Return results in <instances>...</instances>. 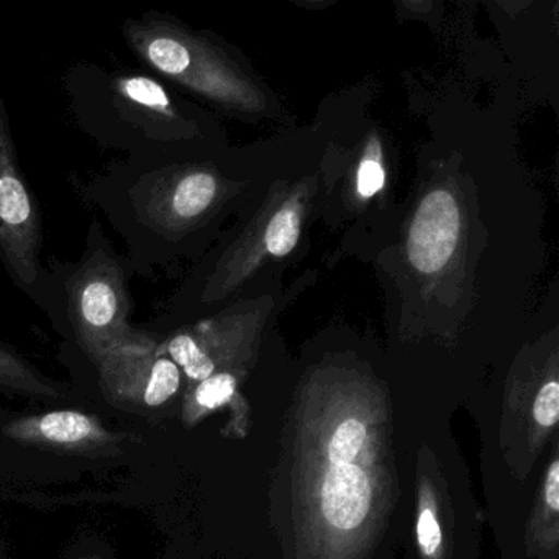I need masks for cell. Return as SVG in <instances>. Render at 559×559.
<instances>
[{
  "label": "cell",
  "mask_w": 559,
  "mask_h": 559,
  "mask_svg": "<svg viewBox=\"0 0 559 559\" xmlns=\"http://www.w3.org/2000/svg\"><path fill=\"white\" fill-rule=\"evenodd\" d=\"M68 90L81 127L107 148L127 150L130 159H155L158 150L191 136L181 107L148 74L81 68Z\"/></svg>",
  "instance_id": "obj_1"
},
{
  "label": "cell",
  "mask_w": 559,
  "mask_h": 559,
  "mask_svg": "<svg viewBox=\"0 0 559 559\" xmlns=\"http://www.w3.org/2000/svg\"><path fill=\"white\" fill-rule=\"evenodd\" d=\"M67 290L71 323L91 359L132 332L126 270L109 247L91 238L90 251L71 274Z\"/></svg>",
  "instance_id": "obj_2"
},
{
  "label": "cell",
  "mask_w": 559,
  "mask_h": 559,
  "mask_svg": "<svg viewBox=\"0 0 559 559\" xmlns=\"http://www.w3.org/2000/svg\"><path fill=\"white\" fill-rule=\"evenodd\" d=\"M93 362L104 399L122 411L152 415L181 388V369L163 352L162 342L142 330L133 329Z\"/></svg>",
  "instance_id": "obj_3"
},
{
  "label": "cell",
  "mask_w": 559,
  "mask_h": 559,
  "mask_svg": "<svg viewBox=\"0 0 559 559\" xmlns=\"http://www.w3.org/2000/svg\"><path fill=\"white\" fill-rule=\"evenodd\" d=\"M41 215L21 166L0 93V258L14 283L27 293L41 290Z\"/></svg>",
  "instance_id": "obj_4"
},
{
  "label": "cell",
  "mask_w": 559,
  "mask_h": 559,
  "mask_svg": "<svg viewBox=\"0 0 559 559\" xmlns=\"http://www.w3.org/2000/svg\"><path fill=\"white\" fill-rule=\"evenodd\" d=\"M9 440L61 454L106 456L119 453L133 440L104 427L96 415L80 411H53L15 418L2 427Z\"/></svg>",
  "instance_id": "obj_5"
},
{
  "label": "cell",
  "mask_w": 559,
  "mask_h": 559,
  "mask_svg": "<svg viewBox=\"0 0 559 559\" xmlns=\"http://www.w3.org/2000/svg\"><path fill=\"white\" fill-rule=\"evenodd\" d=\"M460 237V209L453 194L433 191L418 205L408 234V260L421 274H435L447 266Z\"/></svg>",
  "instance_id": "obj_6"
},
{
  "label": "cell",
  "mask_w": 559,
  "mask_h": 559,
  "mask_svg": "<svg viewBox=\"0 0 559 559\" xmlns=\"http://www.w3.org/2000/svg\"><path fill=\"white\" fill-rule=\"evenodd\" d=\"M371 487L358 466H333L322 486V510L325 519L340 530L361 525L369 512Z\"/></svg>",
  "instance_id": "obj_7"
},
{
  "label": "cell",
  "mask_w": 559,
  "mask_h": 559,
  "mask_svg": "<svg viewBox=\"0 0 559 559\" xmlns=\"http://www.w3.org/2000/svg\"><path fill=\"white\" fill-rule=\"evenodd\" d=\"M0 388L37 397H60L57 384L48 381L21 356L0 345Z\"/></svg>",
  "instance_id": "obj_8"
},
{
  "label": "cell",
  "mask_w": 559,
  "mask_h": 559,
  "mask_svg": "<svg viewBox=\"0 0 559 559\" xmlns=\"http://www.w3.org/2000/svg\"><path fill=\"white\" fill-rule=\"evenodd\" d=\"M300 234V218L296 209L286 207L271 218L266 230V247L274 257H286L296 248Z\"/></svg>",
  "instance_id": "obj_9"
},
{
  "label": "cell",
  "mask_w": 559,
  "mask_h": 559,
  "mask_svg": "<svg viewBox=\"0 0 559 559\" xmlns=\"http://www.w3.org/2000/svg\"><path fill=\"white\" fill-rule=\"evenodd\" d=\"M237 381L228 372H215L211 378L198 382L192 392L191 404L201 411H214L234 397Z\"/></svg>",
  "instance_id": "obj_10"
},
{
  "label": "cell",
  "mask_w": 559,
  "mask_h": 559,
  "mask_svg": "<svg viewBox=\"0 0 559 559\" xmlns=\"http://www.w3.org/2000/svg\"><path fill=\"white\" fill-rule=\"evenodd\" d=\"M365 425L358 420H346L340 425L338 430L330 441L329 457L333 466H346L358 456L365 443Z\"/></svg>",
  "instance_id": "obj_11"
},
{
  "label": "cell",
  "mask_w": 559,
  "mask_h": 559,
  "mask_svg": "<svg viewBox=\"0 0 559 559\" xmlns=\"http://www.w3.org/2000/svg\"><path fill=\"white\" fill-rule=\"evenodd\" d=\"M533 415L543 427H552L559 417V385L558 382H549L543 385L536 395Z\"/></svg>",
  "instance_id": "obj_12"
},
{
  "label": "cell",
  "mask_w": 559,
  "mask_h": 559,
  "mask_svg": "<svg viewBox=\"0 0 559 559\" xmlns=\"http://www.w3.org/2000/svg\"><path fill=\"white\" fill-rule=\"evenodd\" d=\"M441 542L440 526L430 509L421 510L418 519V543L425 555H433Z\"/></svg>",
  "instance_id": "obj_13"
},
{
  "label": "cell",
  "mask_w": 559,
  "mask_h": 559,
  "mask_svg": "<svg viewBox=\"0 0 559 559\" xmlns=\"http://www.w3.org/2000/svg\"><path fill=\"white\" fill-rule=\"evenodd\" d=\"M384 186V169L374 159L362 163L358 175V191L365 198H371Z\"/></svg>",
  "instance_id": "obj_14"
},
{
  "label": "cell",
  "mask_w": 559,
  "mask_h": 559,
  "mask_svg": "<svg viewBox=\"0 0 559 559\" xmlns=\"http://www.w3.org/2000/svg\"><path fill=\"white\" fill-rule=\"evenodd\" d=\"M546 503L552 510H559V463L555 461L552 466L549 467L548 477H546Z\"/></svg>",
  "instance_id": "obj_15"
},
{
  "label": "cell",
  "mask_w": 559,
  "mask_h": 559,
  "mask_svg": "<svg viewBox=\"0 0 559 559\" xmlns=\"http://www.w3.org/2000/svg\"><path fill=\"white\" fill-rule=\"evenodd\" d=\"M80 559H99V558H93V556H87V558H80Z\"/></svg>",
  "instance_id": "obj_16"
}]
</instances>
